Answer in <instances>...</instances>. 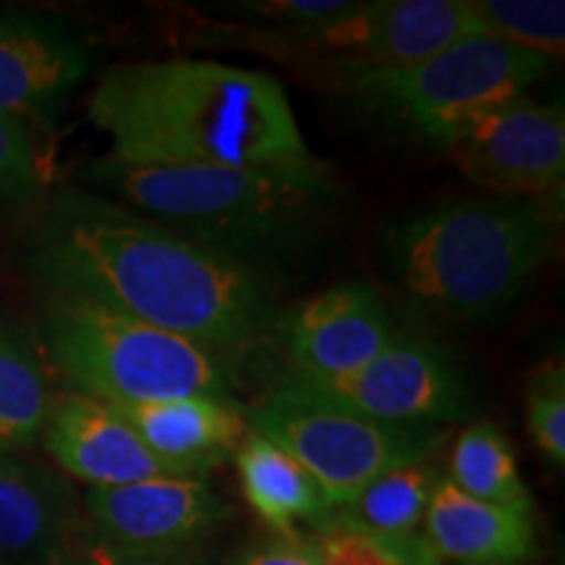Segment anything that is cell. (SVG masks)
I'll return each mask as SVG.
<instances>
[{
	"mask_svg": "<svg viewBox=\"0 0 565 565\" xmlns=\"http://www.w3.org/2000/svg\"><path fill=\"white\" fill-rule=\"evenodd\" d=\"M553 200L484 196L414 212L385 233L387 265L406 296L458 320L505 312L555 244Z\"/></svg>",
	"mask_w": 565,
	"mask_h": 565,
	"instance_id": "3957f363",
	"label": "cell"
},
{
	"mask_svg": "<svg viewBox=\"0 0 565 565\" xmlns=\"http://www.w3.org/2000/svg\"><path fill=\"white\" fill-rule=\"evenodd\" d=\"M550 66L542 55L475 32L427 58L343 76L335 87L366 116L440 145L477 113L524 97Z\"/></svg>",
	"mask_w": 565,
	"mask_h": 565,
	"instance_id": "8992f818",
	"label": "cell"
},
{
	"mask_svg": "<svg viewBox=\"0 0 565 565\" xmlns=\"http://www.w3.org/2000/svg\"><path fill=\"white\" fill-rule=\"evenodd\" d=\"M233 458L246 503L278 534H296L301 524L320 529L333 519V505L303 466L263 435L249 429Z\"/></svg>",
	"mask_w": 565,
	"mask_h": 565,
	"instance_id": "ac0fdd59",
	"label": "cell"
},
{
	"mask_svg": "<svg viewBox=\"0 0 565 565\" xmlns=\"http://www.w3.org/2000/svg\"><path fill=\"white\" fill-rule=\"evenodd\" d=\"M38 341L71 391L108 406L186 395L233 398L231 362L223 356L74 296L45 294Z\"/></svg>",
	"mask_w": 565,
	"mask_h": 565,
	"instance_id": "5b68a950",
	"label": "cell"
},
{
	"mask_svg": "<svg viewBox=\"0 0 565 565\" xmlns=\"http://www.w3.org/2000/svg\"><path fill=\"white\" fill-rule=\"evenodd\" d=\"M469 0H359L356 9L303 30H257L280 58L309 61L330 79L427 58L475 34Z\"/></svg>",
	"mask_w": 565,
	"mask_h": 565,
	"instance_id": "ba28073f",
	"label": "cell"
},
{
	"mask_svg": "<svg viewBox=\"0 0 565 565\" xmlns=\"http://www.w3.org/2000/svg\"><path fill=\"white\" fill-rule=\"evenodd\" d=\"M223 565H322L317 542L309 536L278 534L252 542Z\"/></svg>",
	"mask_w": 565,
	"mask_h": 565,
	"instance_id": "4316f807",
	"label": "cell"
},
{
	"mask_svg": "<svg viewBox=\"0 0 565 565\" xmlns=\"http://www.w3.org/2000/svg\"><path fill=\"white\" fill-rule=\"evenodd\" d=\"M141 443L183 477H210L236 454L249 422L236 398L186 395L150 404L113 406Z\"/></svg>",
	"mask_w": 565,
	"mask_h": 565,
	"instance_id": "2e32d148",
	"label": "cell"
},
{
	"mask_svg": "<svg viewBox=\"0 0 565 565\" xmlns=\"http://www.w3.org/2000/svg\"><path fill=\"white\" fill-rule=\"evenodd\" d=\"M0 565H9V563H6V561H0Z\"/></svg>",
	"mask_w": 565,
	"mask_h": 565,
	"instance_id": "f546056e",
	"label": "cell"
},
{
	"mask_svg": "<svg viewBox=\"0 0 565 565\" xmlns=\"http://www.w3.org/2000/svg\"><path fill=\"white\" fill-rule=\"evenodd\" d=\"M422 526V540L445 565H529L536 545L534 505L477 500L448 475L435 487Z\"/></svg>",
	"mask_w": 565,
	"mask_h": 565,
	"instance_id": "e0dca14e",
	"label": "cell"
},
{
	"mask_svg": "<svg viewBox=\"0 0 565 565\" xmlns=\"http://www.w3.org/2000/svg\"><path fill=\"white\" fill-rule=\"evenodd\" d=\"M87 181L108 200L242 265L301 242L330 196L324 166H152L105 154L92 162Z\"/></svg>",
	"mask_w": 565,
	"mask_h": 565,
	"instance_id": "277c9868",
	"label": "cell"
},
{
	"mask_svg": "<svg viewBox=\"0 0 565 565\" xmlns=\"http://www.w3.org/2000/svg\"><path fill=\"white\" fill-rule=\"evenodd\" d=\"M448 479L461 492L487 503L534 505L511 440L490 419L469 424L456 437Z\"/></svg>",
	"mask_w": 565,
	"mask_h": 565,
	"instance_id": "44dd1931",
	"label": "cell"
},
{
	"mask_svg": "<svg viewBox=\"0 0 565 565\" xmlns=\"http://www.w3.org/2000/svg\"><path fill=\"white\" fill-rule=\"evenodd\" d=\"M359 0H244L233 13L244 19L267 21V30H303L333 21L356 9Z\"/></svg>",
	"mask_w": 565,
	"mask_h": 565,
	"instance_id": "484cf974",
	"label": "cell"
},
{
	"mask_svg": "<svg viewBox=\"0 0 565 565\" xmlns=\"http://www.w3.org/2000/svg\"><path fill=\"white\" fill-rule=\"evenodd\" d=\"M477 32L555 61L565 53L563 0H469Z\"/></svg>",
	"mask_w": 565,
	"mask_h": 565,
	"instance_id": "7402d4cb",
	"label": "cell"
},
{
	"mask_svg": "<svg viewBox=\"0 0 565 565\" xmlns=\"http://www.w3.org/2000/svg\"><path fill=\"white\" fill-rule=\"evenodd\" d=\"M55 565H192V563H166V561H147V557H134L116 553V550L105 547L103 542L92 540L87 534L79 542V547H74L71 542L66 553L61 555V561Z\"/></svg>",
	"mask_w": 565,
	"mask_h": 565,
	"instance_id": "83f0119b",
	"label": "cell"
},
{
	"mask_svg": "<svg viewBox=\"0 0 565 565\" xmlns=\"http://www.w3.org/2000/svg\"><path fill=\"white\" fill-rule=\"evenodd\" d=\"M40 445L61 471L89 490L183 477L141 443L116 408L74 391L55 395Z\"/></svg>",
	"mask_w": 565,
	"mask_h": 565,
	"instance_id": "5bb4252c",
	"label": "cell"
},
{
	"mask_svg": "<svg viewBox=\"0 0 565 565\" xmlns=\"http://www.w3.org/2000/svg\"><path fill=\"white\" fill-rule=\"evenodd\" d=\"M45 183L32 126L0 116V207L26 202Z\"/></svg>",
	"mask_w": 565,
	"mask_h": 565,
	"instance_id": "cb8c5ba5",
	"label": "cell"
},
{
	"mask_svg": "<svg viewBox=\"0 0 565 565\" xmlns=\"http://www.w3.org/2000/svg\"><path fill=\"white\" fill-rule=\"evenodd\" d=\"M315 542L322 565H406L408 536L385 540L330 519L320 526V536H315Z\"/></svg>",
	"mask_w": 565,
	"mask_h": 565,
	"instance_id": "d4e9b609",
	"label": "cell"
},
{
	"mask_svg": "<svg viewBox=\"0 0 565 565\" xmlns=\"http://www.w3.org/2000/svg\"><path fill=\"white\" fill-rule=\"evenodd\" d=\"M445 475L433 458L398 466L372 479L349 505L333 513L335 521L356 532L404 540L419 534L435 487Z\"/></svg>",
	"mask_w": 565,
	"mask_h": 565,
	"instance_id": "ffe728a7",
	"label": "cell"
},
{
	"mask_svg": "<svg viewBox=\"0 0 565 565\" xmlns=\"http://www.w3.org/2000/svg\"><path fill=\"white\" fill-rule=\"evenodd\" d=\"M89 536L116 553L192 563L231 519L210 477H160L84 494Z\"/></svg>",
	"mask_w": 565,
	"mask_h": 565,
	"instance_id": "9c48e42d",
	"label": "cell"
},
{
	"mask_svg": "<svg viewBox=\"0 0 565 565\" xmlns=\"http://www.w3.org/2000/svg\"><path fill=\"white\" fill-rule=\"evenodd\" d=\"M406 565H445V563L433 553V550H429L427 542L422 540V534H414L408 536Z\"/></svg>",
	"mask_w": 565,
	"mask_h": 565,
	"instance_id": "f1b7e54d",
	"label": "cell"
},
{
	"mask_svg": "<svg viewBox=\"0 0 565 565\" xmlns=\"http://www.w3.org/2000/svg\"><path fill=\"white\" fill-rule=\"evenodd\" d=\"M312 385V383H307ZM335 404L387 424L456 422L466 414L461 372L440 345L416 333H393L370 364L349 377L312 385Z\"/></svg>",
	"mask_w": 565,
	"mask_h": 565,
	"instance_id": "8fae6325",
	"label": "cell"
},
{
	"mask_svg": "<svg viewBox=\"0 0 565 565\" xmlns=\"http://www.w3.org/2000/svg\"><path fill=\"white\" fill-rule=\"evenodd\" d=\"M526 429L550 463L565 466V366L547 362L526 387Z\"/></svg>",
	"mask_w": 565,
	"mask_h": 565,
	"instance_id": "603a6c76",
	"label": "cell"
},
{
	"mask_svg": "<svg viewBox=\"0 0 565 565\" xmlns=\"http://www.w3.org/2000/svg\"><path fill=\"white\" fill-rule=\"evenodd\" d=\"M55 393L38 333L0 320V450L26 454L40 445Z\"/></svg>",
	"mask_w": 565,
	"mask_h": 565,
	"instance_id": "d6986e66",
	"label": "cell"
},
{
	"mask_svg": "<svg viewBox=\"0 0 565 565\" xmlns=\"http://www.w3.org/2000/svg\"><path fill=\"white\" fill-rule=\"evenodd\" d=\"M108 158L152 166L317 168L291 100L270 74L204 58L124 63L92 92Z\"/></svg>",
	"mask_w": 565,
	"mask_h": 565,
	"instance_id": "7a4b0ae2",
	"label": "cell"
},
{
	"mask_svg": "<svg viewBox=\"0 0 565 565\" xmlns=\"http://www.w3.org/2000/svg\"><path fill=\"white\" fill-rule=\"evenodd\" d=\"M21 263L45 294L154 324L225 362L270 330V299L249 265L87 189H61L53 196Z\"/></svg>",
	"mask_w": 565,
	"mask_h": 565,
	"instance_id": "6da1fadb",
	"label": "cell"
},
{
	"mask_svg": "<svg viewBox=\"0 0 565 565\" xmlns=\"http://www.w3.org/2000/svg\"><path fill=\"white\" fill-rule=\"evenodd\" d=\"M79 529L66 479L24 454L0 450V561L55 565Z\"/></svg>",
	"mask_w": 565,
	"mask_h": 565,
	"instance_id": "9a60e30c",
	"label": "cell"
},
{
	"mask_svg": "<svg viewBox=\"0 0 565 565\" xmlns=\"http://www.w3.org/2000/svg\"><path fill=\"white\" fill-rule=\"evenodd\" d=\"M393 333L383 296L364 282H341L303 301L291 315L286 353L294 377L322 385L370 364Z\"/></svg>",
	"mask_w": 565,
	"mask_h": 565,
	"instance_id": "4fadbf2b",
	"label": "cell"
},
{
	"mask_svg": "<svg viewBox=\"0 0 565 565\" xmlns=\"http://www.w3.org/2000/svg\"><path fill=\"white\" fill-rule=\"evenodd\" d=\"M252 433L286 450L341 511L372 479L427 461L448 443L435 424H387L351 412L299 377H282L246 416Z\"/></svg>",
	"mask_w": 565,
	"mask_h": 565,
	"instance_id": "52a82bcc",
	"label": "cell"
},
{
	"mask_svg": "<svg viewBox=\"0 0 565 565\" xmlns=\"http://www.w3.org/2000/svg\"><path fill=\"white\" fill-rule=\"evenodd\" d=\"M440 147L466 179L494 196H563V103L515 97L456 126Z\"/></svg>",
	"mask_w": 565,
	"mask_h": 565,
	"instance_id": "30bf717a",
	"label": "cell"
},
{
	"mask_svg": "<svg viewBox=\"0 0 565 565\" xmlns=\"http://www.w3.org/2000/svg\"><path fill=\"white\" fill-rule=\"evenodd\" d=\"M89 40L66 21L0 11V116L51 124L87 76Z\"/></svg>",
	"mask_w": 565,
	"mask_h": 565,
	"instance_id": "7c38bea8",
	"label": "cell"
}]
</instances>
